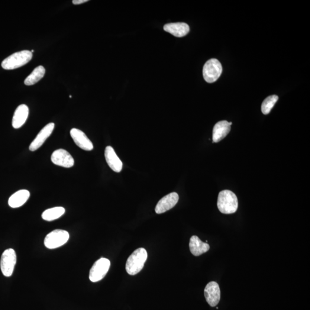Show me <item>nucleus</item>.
<instances>
[{"label": "nucleus", "mask_w": 310, "mask_h": 310, "mask_svg": "<svg viewBox=\"0 0 310 310\" xmlns=\"http://www.w3.org/2000/svg\"><path fill=\"white\" fill-rule=\"evenodd\" d=\"M148 257L147 252L144 248L135 250L129 256L126 263L125 269L130 275H135L143 270Z\"/></svg>", "instance_id": "nucleus-1"}, {"label": "nucleus", "mask_w": 310, "mask_h": 310, "mask_svg": "<svg viewBox=\"0 0 310 310\" xmlns=\"http://www.w3.org/2000/svg\"><path fill=\"white\" fill-rule=\"evenodd\" d=\"M217 206L219 212L223 214H232L237 211V197L230 190H223L219 193Z\"/></svg>", "instance_id": "nucleus-2"}, {"label": "nucleus", "mask_w": 310, "mask_h": 310, "mask_svg": "<svg viewBox=\"0 0 310 310\" xmlns=\"http://www.w3.org/2000/svg\"><path fill=\"white\" fill-rule=\"evenodd\" d=\"M32 53L28 50L18 52L5 58L1 66L5 70H14L25 65L32 59Z\"/></svg>", "instance_id": "nucleus-3"}, {"label": "nucleus", "mask_w": 310, "mask_h": 310, "mask_svg": "<svg viewBox=\"0 0 310 310\" xmlns=\"http://www.w3.org/2000/svg\"><path fill=\"white\" fill-rule=\"evenodd\" d=\"M222 72V67L221 63L214 58L207 61L203 66V78L208 83H211L217 80Z\"/></svg>", "instance_id": "nucleus-4"}, {"label": "nucleus", "mask_w": 310, "mask_h": 310, "mask_svg": "<svg viewBox=\"0 0 310 310\" xmlns=\"http://www.w3.org/2000/svg\"><path fill=\"white\" fill-rule=\"evenodd\" d=\"M69 232L62 229H56L47 235L44 239V245L46 248L53 250L62 247L69 240Z\"/></svg>", "instance_id": "nucleus-5"}, {"label": "nucleus", "mask_w": 310, "mask_h": 310, "mask_svg": "<svg viewBox=\"0 0 310 310\" xmlns=\"http://www.w3.org/2000/svg\"><path fill=\"white\" fill-rule=\"evenodd\" d=\"M111 262L106 258H101L96 261L90 269L89 279L92 282H97L101 280L108 272Z\"/></svg>", "instance_id": "nucleus-6"}, {"label": "nucleus", "mask_w": 310, "mask_h": 310, "mask_svg": "<svg viewBox=\"0 0 310 310\" xmlns=\"http://www.w3.org/2000/svg\"><path fill=\"white\" fill-rule=\"evenodd\" d=\"M16 261L17 257L15 251L13 249H8L3 252L0 261V267L5 276L10 277L12 275Z\"/></svg>", "instance_id": "nucleus-7"}, {"label": "nucleus", "mask_w": 310, "mask_h": 310, "mask_svg": "<svg viewBox=\"0 0 310 310\" xmlns=\"http://www.w3.org/2000/svg\"><path fill=\"white\" fill-rule=\"evenodd\" d=\"M51 159L52 162L57 166L71 168L74 165V160L72 155L65 150L55 151L51 155Z\"/></svg>", "instance_id": "nucleus-8"}, {"label": "nucleus", "mask_w": 310, "mask_h": 310, "mask_svg": "<svg viewBox=\"0 0 310 310\" xmlns=\"http://www.w3.org/2000/svg\"><path fill=\"white\" fill-rule=\"evenodd\" d=\"M204 294L207 302L214 308L218 304L221 299V291L218 284L215 282H211L207 284Z\"/></svg>", "instance_id": "nucleus-9"}, {"label": "nucleus", "mask_w": 310, "mask_h": 310, "mask_svg": "<svg viewBox=\"0 0 310 310\" xmlns=\"http://www.w3.org/2000/svg\"><path fill=\"white\" fill-rule=\"evenodd\" d=\"M179 199V195L176 193H171L161 198L155 208V212L157 214H162L170 211L175 206Z\"/></svg>", "instance_id": "nucleus-10"}, {"label": "nucleus", "mask_w": 310, "mask_h": 310, "mask_svg": "<svg viewBox=\"0 0 310 310\" xmlns=\"http://www.w3.org/2000/svg\"><path fill=\"white\" fill-rule=\"evenodd\" d=\"M70 135L78 147L85 151L93 150L94 147L92 142L83 132L78 129L73 128L70 131Z\"/></svg>", "instance_id": "nucleus-11"}, {"label": "nucleus", "mask_w": 310, "mask_h": 310, "mask_svg": "<svg viewBox=\"0 0 310 310\" xmlns=\"http://www.w3.org/2000/svg\"><path fill=\"white\" fill-rule=\"evenodd\" d=\"M54 128L55 124L53 122H51V123L45 126L40 131L39 133L38 134L36 138L32 142L29 149L31 151H35L41 147V145L44 143V142L53 133Z\"/></svg>", "instance_id": "nucleus-12"}, {"label": "nucleus", "mask_w": 310, "mask_h": 310, "mask_svg": "<svg viewBox=\"0 0 310 310\" xmlns=\"http://www.w3.org/2000/svg\"><path fill=\"white\" fill-rule=\"evenodd\" d=\"M105 156L106 162L111 169L116 173H120L123 164L117 155L116 154L114 148L111 146L106 147L105 151Z\"/></svg>", "instance_id": "nucleus-13"}, {"label": "nucleus", "mask_w": 310, "mask_h": 310, "mask_svg": "<svg viewBox=\"0 0 310 310\" xmlns=\"http://www.w3.org/2000/svg\"><path fill=\"white\" fill-rule=\"evenodd\" d=\"M231 126L227 121H221L214 125L213 131V143H218L230 132Z\"/></svg>", "instance_id": "nucleus-14"}, {"label": "nucleus", "mask_w": 310, "mask_h": 310, "mask_svg": "<svg viewBox=\"0 0 310 310\" xmlns=\"http://www.w3.org/2000/svg\"><path fill=\"white\" fill-rule=\"evenodd\" d=\"M164 30L177 38L185 37L190 32L188 24L185 22H174L164 26Z\"/></svg>", "instance_id": "nucleus-15"}, {"label": "nucleus", "mask_w": 310, "mask_h": 310, "mask_svg": "<svg viewBox=\"0 0 310 310\" xmlns=\"http://www.w3.org/2000/svg\"><path fill=\"white\" fill-rule=\"evenodd\" d=\"M29 108L25 104L19 106L16 109L12 119V126L15 129H19L25 124L28 117Z\"/></svg>", "instance_id": "nucleus-16"}, {"label": "nucleus", "mask_w": 310, "mask_h": 310, "mask_svg": "<svg viewBox=\"0 0 310 310\" xmlns=\"http://www.w3.org/2000/svg\"><path fill=\"white\" fill-rule=\"evenodd\" d=\"M189 248L190 252L195 256H199L210 250L209 245L203 243L196 235H193L190 238Z\"/></svg>", "instance_id": "nucleus-17"}, {"label": "nucleus", "mask_w": 310, "mask_h": 310, "mask_svg": "<svg viewBox=\"0 0 310 310\" xmlns=\"http://www.w3.org/2000/svg\"><path fill=\"white\" fill-rule=\"evenodd\" d=\"M30 196V193L26 190H21L15 193L9 199L8 204L12 208H18L24 204Z\"/></svg>", "instance_id": "nucleus-18"}, {"label": "nucleus", "mask_w": 310, "mask_h": 310, "mask_svg": "<svg viewBox=\"0 0 310 310\" xmlns=\"http://www.w3.org/2000/svg\"><path fill=\"white\" fill-rule=\"evenodd\" d=\"M45 73H46V70L43 66H39L35 68L30 75H29L25 79V85L27 86L35 85L43 78Z\"/></svg>", "instance_id": "nucleus-19"}, {"label": "nucleus", "mask_w": 310, "mask_h": 310, "mask_svg": "<svg viewBox=\"0 0 310 310\" xmlns=\"http://www.w3.org/2000/svg\"><path fill=\"white\" fill-rule=\"evenodd\" d=\"M65 213V209L63 207H56L45 211L41 215V217L45 221H52L62 217Z\"/></svg>", "instance_id": "nucleus-20"}, {"label": "nucleus", "mask_w": 310, "mask_h": 310, "mask_svg": "<svg viewBox=\"0 0 310 310\" xmlns=\"http://www.w3.org/2000/svg\"><path fill=\"white\" fill-rule=\"evenodd\" d=\"M278 99L279 97L276 95L271 96L265 99L261 105V112L263 114L265 115L269 114Z\"/></svg>", "instance_id": "nucleus-21"}, {"label": "nucleus", "mask_w": 310, "mask_h": 310, "mask_svg": "<svg viewBox=\"0 0 310 310\" xmlns=\"http://www.w3.org/2000/svg\"><path fill=\"white\" fill-rule=\"evenodd\" d=\"M88 1V0H73V3L74 5H79Z\"/></svg>", "instance_id": "nucleus-22"}, {"label": "nucleus", "mask_w": 310, "mask_h": 310, "mask_svg": "<svg viewBox=\"0 0 310 310\" xmlns=\"http://www.w3.org/2000/svg\"><path fill=\"white\" fill-rule=\"evenodd\" d=\"M31 52V53H34V50H32Z\"/></svg>", "instance_id": "nucleus-23"}, {"label": "nucleus", "mask_w": 310, "mask_h": 310, "mask_svg": "<svg viewBox=\"0 0 310 310\" xmlns=\"http://www.w3.org/2000/svg\"><path fill=\"white\" fill-rule=\"evenodd\" d=\"M69 97H70V98H72V96H69Z\"/></svg>", "instance_id": "nucleus-24"}]
</instances>
